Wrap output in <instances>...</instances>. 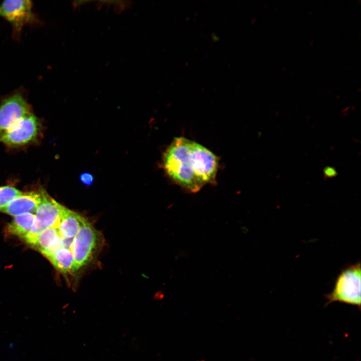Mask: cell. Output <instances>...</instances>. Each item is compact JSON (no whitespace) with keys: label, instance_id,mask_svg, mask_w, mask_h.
Wrapping results in <instances>:
<instances>
[{"label":"cell","instance_id":"2","mask_svg":"<svg viewBox=\"0 0 361 361\" xmlns=\"http://www.w3.org/2000/svg\"><path fill=\"white\" fill-rule=\"evenodd\" d=\"M104 243L102 234L86 219L75 236L71 249L79 276L95 260Z\"/></svg>","mask_w":361,"mask_h":361},{"label":"cell","instance_id":"11","mask_svg":"<svg viewBox=\"0 0 361 361\" xmlns=\"http://www.w3.org/2000/svg\"><path fill=\"white\" fill-rule=\"evenodd\" d=\"M35 218V215L33 213H26L15 217L6 228V233L23 239L30 231Z\"/></svg>","mask_w":361,"mask_h":361},{"label":"cell","instance_id":"4","mask_svg":"<svg viewBox=\"0 0 361 361\" xmlns=\"http://www.w3.org/2000/svg\"><path fill=\"white\" fill-rule=\"evenodd\" d=\"M42 125L32 112L11 128L0 134V142L9 148H19L36 142L40 137Z\"/></svg>","mask_w":361,"mask_h":361},{"label":"cell","instance_id":"3","mask_svg":"<svg viewBox=\"0 0 361 361\" xmlns=\"http://www.w3.org/2000/svg\"><path fill=\"white\" fill-rule=\"evenodd\" d=\"M360 263L342 269L337 276L332 291L325 295L326 304L334 301L355 305L360 308Z\"/></svg>","mask_w":361,"mask_h":361},{"label":"cell","instance_id":"7","mask_svg":"<svg viewBox=\"0 0 361 361\" xmlns=\"http://www.w3.org/2000/svg\"><path fill=\"white\" fill-rule=\"evenodd\" d=\"M32 112L31 106L20 91L5 98L0 103V134L11 128Z\"/></svg>","mask_w":361,"mask_h":361},{"label":"cell","instance_id":"13","mask_svg":"<svg viewBox=\"0 0 361 361\" xmlns=\"http://www.w3.org/2000/svg\"><path fill=\"white\" fill-rule=\"evenodd\" d=\"M131 5V2L126 1H101L97 4V8H100L103 6H113L114 11L116 13H120L126 9L129 8Z\"/></svg>","mask_w":361,"mask_h":361},{"label":"cell","instance_id":"16","mask_svg":"<svg viewBox=\"0 0 361 361\" xmlns=\"http://www.w3.org/2000/svg\"><path fill=\"white\" fill-rule=\"evenodd\" d=\"M324 173L328 177L334 176L336 174V172L332 167H328L324 169Z\"/></svg>","mask_w":361,"mask_h":361},{"label":"cell","instance_id":"12","mask_svg":"<svg viewBox=\"0 0 361 361\" xmlns=\"http://www.w3.org/2000/svg\"><path fill=\"white\" fill-rule=\"evenodd\" d=\"M22 192L12 186L0 187V209L5 207Z\"/></svg>","mask_w":361,"mask_h":361},{"label":"cell","instance_id":"8","mask_svg":"<svg viewBox=\"0 0 361 361\" xmlns=\"http://www.w3.org/2000/svg\"><path fill=\"white\" fill-rule=\"evenodd\" d=\"M41 199L40 190L22 192L5 207L0 209L2 212L10 216H17L26 213L35 212Z\"/></svg>","mask_w":361,"mask_h":361},{"label":"cell","instance_id":"1","mask_svg":"<svg viewBox=\"0 0 361 361\" xmlns=\"http://www.w3.org/2000/svg\"><path fill=\"white\" fill-rule=\"evenodd\" d=\"M163 165L177 185L196 193L216 176L218 161L210 150L183 137H175L164 152Z\"/></svg>","mask_w":361,"mask_h":361},{"label":"cell","instance_id":"5","mask_svg":"<svg viewBox=\"0 0 361 361\" xmlns=\"http://www.w3.org/2000/svg\"><path fill=\"white\" fill-rule=\"evenodd\" d=\"M41 199L35 211V221L29 232L23 238L27 243L42 230L58 227L65 206L40 189Z\"/></svg>","mask_w":361,"mask_h":361},{"label":"cell","instance_id":"6","mask_svg":"<svg viewBox=\"0 0 361 361\" xmlns=\"http://www.w3.org/2000/svg\"><path fill=\"white\" fill-rule=\"evenodd\" d=\"M0 17L12 25L13 36L19 38L23 27L37 21L33 11V3L29 0L5 1L0 5Z\"/></svg>","mask_w":361,"mask_h":361},{"label":"cell","instance_id":"9","mask_svg":"<svg viewBox=\"0 0 361 361\" xmlns=\"http://www.w3.org/2000/svg\"><path fill=\"white\" fill-rule=\"evenodd\" d=\"M63 238L58 228H49L42 230L27 244L47 258L57 250L64 249Z\"/></svg>","mask_w":361,"mask_h":361},{"label":"cell","instance_id":"14","mask_svg":"<svg viewBox=\"0 0 361 361\" xmlns=\"http://www.w3.org/2000/svg\"><path fill=\"white\" fill-rule=\"evenodd\" d=\"M80 179L85 185L90 186L93 183L94 177L90 173L84 172L81 174Z\"/></svg>","mask_w":361,"mask_h":361},{"label":"cell","instance_id":"15","mask_svg":"<svg viewBox=\"0 0 361 361\" xmlns=\"http://www.w3.org/2000/svg\"><path fill=\"white\" fill-rule=\"evenodd\" d=\"M91 1H76L72 3L73 8H78L86 3L91 2Z\"/></svg>","mask_w":361,"mask_h":361},{"label":"cell","instance_id":"10","mask_svg":"<svg viewBox=\"0 0 361 361\" xmlns=\"http://www.w3.org/2000/svg\"><path fill=\"white\" fill-rule=\"evenodd\" d=\"M53 266L61 273L67 276L68 275L77 278V272L73 256L71 251L60 249L47 258Z\"/></svg>","mask_w":361,"mask_h":361}]
</instances>
